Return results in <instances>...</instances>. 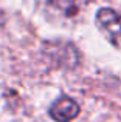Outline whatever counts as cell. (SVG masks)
<instances>
[{"label": "cell", "instance_id": "6da1fadb", "mask_svg": "<svg viewBox=\"0 0 121 122\" xmlns=\"http://www.w3.org/2000/svg\"><path fill=\"white\" fill-rule=\"evenodd\" d=\"M96 25L107 40L121 50V14L110 8H101L96 14Z\"/></svg>", "mask_w": 121, "mask_h": 122}, {"label": "cell", "instance_id": "7a4b0ae2", "mask_svg": "<svg viewBox=\"0 0 121 122\" xmlns=\"http://www.w3.org/2000/svg\"><path fill=\"white\" fill-rule=\"evenodd\" d=\"M79 114V105L68 96H60L50 107V116L56 122H72Z\"/></svg>", "mask_w": 121, "mask_h": 122}, {"label": "cell", "instance_id": "3957f363", "mask_svg": "<svg viewBox=\"0 0 121 122\" xmlns=\"http://www.w3.org/2000/svg\"><path fill=\"white\" fill-rule=\"evenodd\" d=\"M55 8L60 9L62 12H65V15H73L75 12H78L79 9V0H50Z\"/></svg>", "mask_w": 121, "mask_h": 122}, {"label": "cell", "instance_id": "277c9868", "mask_svg": "<svg viewBox=\"0 0 121 122\" xmlns=\"http://www.w3.org/2000/svg\"><path fill=\"white\" fill-rule=\"evenodd\" d=\"M3 23H5V12H3V9L0 8V28L3 26Z\"/></svg>", "mask_w": 121, "mask_h": 122}]
</instances>
